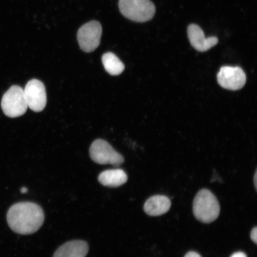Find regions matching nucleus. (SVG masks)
<instances>
[{
	"mask_svg": "<svg viewBox=\"0 0 257 257\" xmlns=\"http://www.w3.org/2000/svg\"><path fill=\"white\" fill-rule=\"evenodd\" d=\"M188 37L193 48L200 52H205L218 43L216 37L206 38L203 31L196 24H191L188 28Z\"/></svg>",
	"mask_w": 257,
	"mask_h": 257,
	"instance_id": "nucleus-9",
	"label": "nucleus"
},
{
	"mask_svg": "<svg viewBox=\"0 0 257 257\" xmlns=\"http://www.w3.org/2000/svg\"><path fill=\"white\" fill-rule=\"evenodd\" d=\"M171 201L164 195H155L148 199L144 204V211L151 216H159L168 212Z\"/></svg>",
	"mask_w": 257,
	"mask_h": 257,
	"instance_id": "nucleus-11",
	"label": "nucleus"
},
{
	"mask_svg": "<svg viewBox=\"0 0 257 257\" xmlns=\"http://www.w3.org/2000/svg\"><path fill=\"white\" fill-rule=\"evenodd\" d=\"M1 105L8 117L15 118L24 115L28 108L24 89L18 85L11 86L3 95Z\"/></svg>",
	"mask_w": 257,
	"mask_h": 257,
	"instance_id": "nucleus-4",
	"label": "nucleus"
},
{
	"mask_svg": "<svg viewBox=\"0 0 257 257\" xmlns=\"http://www.w3.org/2000/svg\"><path fill=\"white\" fill-rule=\"evenodd\" d=\"M250 239L253 241L255 243H257V227H255L253 228V229L251 230V232H250Z\"/></svg>",
	"mask_w": 257,
	"mask_h": 257,
	"instance_id": "nucleus-14",
	"label": "nucleus"
},
{
	"mask_svg": "<svg viewBox=\"0 0 257 257\" xmlns=\"http://www.w3.org/2000/svg\"><path fill=\"white\" fill-rule=\"evenodd\" d=\"M118 8L122 15L136 22H146L152 19L156 7L150 0H119Z\"/></svg>",
	"mask_w": 257,
	"mask_h": 257,
	"instance_id": "nucleus-3",
	"label": "nucleus"
},
{
	"mask_svg": "<svg viewBox=\"0 0 257 257\" xmlns=\"http://www.w3.org/2000/svg\"><path fill=\"white\" fill-rule=\"evenodd\" d=\"M217 81L221 87L237 91L245 86L246 74L240 67L223 66L217 74Z\"/></svg>",
	"mask_w": 257,
	"mask_h": 257,
	"instance_id": "nucleus-8",
	"label": "nucleus"
},
{
	"mask_svg": "<svg viewBox=\"0 0 257 257\" xmlns=\"http://www.w3.org/2000/svg\"><path fill=\"white\" fill-rule=\"evenodd\" d=\"M257 173L256 171L255 173L254 177H253V184H254V186L256 189H257Z\"/></svg>",
	"mask_w": 257,
	"mask_h": 257,
	"instance_id": "nucleus-17",
	"label": "nucleus"
},
{
	"mask_svg": "<svg viewBox=\"0 0 257 257\" xmlns=\"http://www.w3.org/2000/svg\"><path fill=\"white\" fill-rule=\"evenodd\" d=\"M102 29L98 21L88 22L79 28L77 39L80 49L86 53H91L100 44Z\"/></svg>",
	"mask_w": 257,
	"mask_h": 257,
	"instance_id": "nucleus-6",
	"label": "nucleus"
},
{
	"mask_svg": "<svg viewBox=\"0 0 257 257\" xmlns=\"http://www.w3.org/2000/svg\"><path fill=\"white\" fill-rule=\"evenodd\" d=\"M127 181L126 173L120 169L105 170L98 176V181L101 185L110 188L118 187Z\"/></svg>",
	"mask_w": 257,
	"mask_h": 257,
	"instance_id": "nucleus-12",
	"label": "nucleus"
},
{
	"mask_svg": "<svg viewBox=\"0 0 257 257\" xmlns=\"http://www.w3.org/2000/svg\"><path fill=\"white\" fill-rule=\"evenodd\" d=\"M194 216L199 221L210 223L219 216L220 207L216 196L208 189L199 191L193 204Z\"/></svg>",
	"mask_w": 257,
	"mask_h": 257,
	"instance_id": "nucleus-2",
	"label": "nucleus"
},
{
	"mask_svg": "<svg viewBox=\"0 0 257 257\" xmlns=\"http://www.w3.org/2000/svg\"><path fill=\"white\" fill-rule=\"evenodd\" d=\"M230 257H247L245 253L242 252H237L233 253Z\"/></svg>",
	"mask_w": 257,
	"mask_h": 257,
	"instance_id": "nucleus-16",
	"label": "nucleus"
},
{
	"mask_svg": "<svg viewBox=\"0 0 257 257\" xmlns=\"http://www.w3.org/2000/svg\"><path fill=\"white\" fill-rule=\"evenodd\" d=\"M185 257H201V256L197 252L191 251L186 253Z\"/></svg>",
	"mask_w": 257,
	"mask_h": 257,
	"instance_id": "nucleus-15",
	"label": "nucleus"
},
{
	"mask_svg": "<svg viewBox=\"0 0 257 257\" xmlns=\"http://www.w3.org/2000/svg\"><path fill=\"white\" fill-rule=\"evenodd\" d=\"M102 62L106 71L112 76L119 75L124 71V64L113 53L104 54L102 57Z\"/></svg>",
	"mask_w": 257,
	"mask_h": 257,
	"instance_id": "nucleus-13",
	"label": "nucleus"
},
{
	"mask_svg": "<svg viewBox=\"0 0 257 257\" xmlns=\"http://www.w3.org/2000/svg\"><path fill=\"white\" fill-rule=\"evenodd\" d=\"M7 220L13 231L26 235L40 229L44 221V213L40 205L34 202H18L10 208Z\"/></svg>",
	"mask_w": 257,
	"mask_h": 257,
	"instance_id": "nucleus-1",
	"label": "nucleus"
},
{
	"mask_svg": "<svg viewBox=\"0 0 257 257\" xmlns=\"http://www.w3.org/2000/svg\"><path fill=\"white\" fill-rule=\"evenodd\" d=\"M89 154L91 159L99 165L118 166L124 161L123 157L103 140H96L93 142L90 147Z\"/></svg>",
	"mask_w": 257,
	"mask_h": 257,
	"instance_id": "nucleus-5",
	"label": "nucleus"
},
{
	"mask_svg": "<svg viewBox=\"0 0 257 257\" xmlns=\"http://www.w3.org/2000/svg\"><path fill=\"white\" fill-rule=\"evenodd\" d=\"M89 246L85 241H69L61 246L54 253L53 257H86Z\"/></svg>",
	"mask_w": 257,
	"mask_h": 257,
	"instance_id": "nucleus-10",
	"label": "nucleus"
},
{
	"mask_svg": "<svg viewBox=\"0 0 257 257\" xmlns=\"http://www.w3.org/2000/svg\"><path fill=\"white\" fill-rule=\"evenodd\" d=\"M21 192L22 194H25V193L28 192V189L27 188L23 187L21 189Z\"/></svg>",
	"mask_w": 257,
	"mask_h": 257,
	"instance_id": "nucleus-18",
	"label": "nucleus"
},
{
	"mask_svg": "<svg viewBox=\"0 0 257 257\" xmlns=\"http://www.w3.org/2000/svg\"><path fill=\"white\" fill-rule=\"evenodd\" d=\"M28 107L35 112L43 111L47 104L46 88L40 80L32 79L24 89Z\"/></svg>",
	"mask_w": 257,
	"mask_h": 257,
	"instance_id": "nucleus-7",
	"label": "nucleus"
}]
</instances>
